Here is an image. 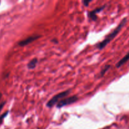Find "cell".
<instances>
[{
    "instance_id": "6",
    "label": "cell",
    "mask_w": 129,
    "mask_h": 129,
    "mask_svg": "<svg viewBox=\"0 0 129 129\" xmlns=\"http://www.w3.org/2000/svg\"><path fill=\"white\" fill-rule=\"evenodd\" d=\"M128 60H129V52L127 54H126V55H125V56L123 57L122 58V59H121L118 63H117L116 66H117V68H120V67H121L122 66H123L125 63L127 62Z\"/></svg>"
},
{
    "instance_id": "2",
    "label": "cell",
    "mask_w": 129,
    "mask_h": 129,
    "mask_svg": "<svg viewBox=\"0 0 129 129\" xmlns=\"http://www.w3.org/2000/svg\"><path fill=\"white\" fill-rule=\"evenodd\" d=\"M70 93V90H67L65 91L61 92V93H59V94H56L54 96H53L49 102L47 103V107L48 108H52L54 107L55 105L57 104L58 102L62 100L63 98H65L66 96L68 95Z\"/></svg>"
},
{
    "instance_id": "1",
    "label": "cell",
    "mask_w": 129,
    "mask_h": 129,
    "mask_svg": "<svg viewBox=\"0 0 129 129\" xmlns=\"http://www.w3.org/2000/svg\"><path fill=\"white\" fill-rule=\"evenodd\" d=\"M126 21H127V19L126 18L123 19V20L121 21L120 23L118 25V26H117V27L115 29V30L111 33V34H110L109 35H108V36H107V37L103 40V41L101 42L100 43H99V44H98L97 47H98L99 49H100V50L101 49H103V48H104L105 47L106 45L110 42L112 41V39H114V38L116 37V35L119 33V31H120V30L122 29V28L123 27V25L125 24Z\"/></svg>"
},
{
    "instance_id": "3",
    "label": "cell",
    "mask_w": 129,
    "mask_h": 129,
    "mask_svg": "<svg viewBox=\"0 0 129 129\" xmlns=\"http://www.w3.org/2000/svg\"><path fill=\"white\" fill-rule=\"evenodd\" d=\"M78 98L77 96H73L69 97V98H64V99L61 100L59 101L57 104V108H60L63 107H65L66 105H69L72 104V103H74L78 100Z\"/></svg>"
},
{
    "instance_id": "5",
    "label": "cell",
    "mask_w": 129,
    "mask_h": 129,
    "mask_svg": "<svg viewBox=\"0 0 129 129\" xmlns=\"http://www.w3.org/2000/svg\"><path fill=\"white\" fill-rule=\"evenodd\" d=\"M105 8V6H103V7H102V8H96V9H95V10H93V11H90V12L88 13V16H89V17L92 20H93V21H95V20L97 19L96 14L98 13H100V11H102V10H103V8Z\"/></svg>"
},
{
    "instance_id": "11",
    "label": "cell",
    "mask_w": 129,
    "mask_h": 129,
    "mask_svg": "<svg viewBox=\"0 0 129 129\" xmlns=\"http://www.w3.org/2000/svg\"><path fill=\"white\" fill-rule=\"evenodd\" d=\"M5 102H3V103H1V104H0V112H1V110H2L3 107L4 105H5Z\"/></svg>"
},
{
    "instance_id": "7",
    "label": "cell",
    "mask_w": 129,
    "mask_h": 129,
    "mask_svg": "<svg viewBox=\"0 0 129 129\" xmlns=\"http://www.w3.org/2000/svg\"><path fill=\"white\" fill-rule=\"evenodd\" d=\"M37 62H38V60L37 58L33 59L32 60H30V61L29 62L28 64V65H27L28 68L30 69H34V68L36 67V65H37Z\"/></svg>"
},
{
    "instance_id": "12",
    "label": "cell",
    "mask_w": 129,
    "mask_h": 129,
    "mask_svg": "<svg viewBox=\"0 0 129 129\" xmlns=\"http://www.w3.org/2000/svg\"><path fill=\"white\" fill-rule=\"evenodd\" d=\"M1 94H0V99H1Z\"/></svg>"
},
{
    "instance_id": "8",
    "label": "cell",
    "mask_w": 129,
    "mask_h": 129,
    "mask_svg": "<svg viewBox=\"0 0 129 129\" xmlns=\"http://www.w3.org/2000/svg\"><path fill=\"white\" fill-rule=\"evenodd\" d=\"M110 65L106 66L105 67L104 69H102V71H101V73H100L101 76H103L105 75V73H107V71H108V69H110Z\"/></svg>"
},
{
    "instance_id": "9",
    "label": "cell",
    "mask_w": 129,
    "mask_h": 129,
    "mask_svg": "<svg viewBox=\"0 0 129 129\" xmlns=\"http://www.w3.org/2000/svg\"><path fill=\"white\" fill-rule=\"evenodd\" d=\"M8 113V112H5V113H3V114L2 115H1V117H0V124H1V123H2L3 120V119H4V118H5V117H6V115H7Z\"/></svg>"
},
{
    "instance_id": "10",
    "label": "cell",
    "mask_w": 129,
    "mask_h": 129,
    "mask_svg": "<svg viewBox=\"0 0 129 129\" xmlns=\"http://www.w3.org/2000/svg\"><path fill=\"white\" fill-rule=\"evenodd\" d=\"M90 2H91V1H83V4H84V5H85L86 6H88V5H89V3Z\"/></svg>"
},
{
    "instance_id": "4",
    "label": "cell",
    "mask_w": 129,
    "mask_h": 129,
    "mask_svg": "<svg viewBox=\"0 0 129 129\" xmlns=\"http://www.w3.org/2000/svg\"><path fill=\"white\" fill-rule=\"evenodd\" d=\"M40 37V35H33V36H30L29 37H27L26 39H23L21 41H20V42L18 43V45H20V47H23L25 46V45H28V44H30L32 42L35 41V40H37V39Z\"/></svg>"
}]
</instances>
